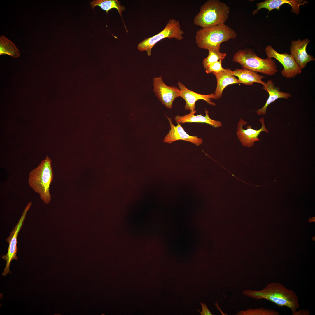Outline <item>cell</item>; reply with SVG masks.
I'll list each match as a JSON object with an SVG mask.
<instances>
[{"label":"cell","mask_w":315,"mask_h":315,"mask_svg":"<svg viewBox=\"0 0 315 315\" xmlns=\"http://www.w3.org/2000/svg\"><path fill=\"white\" fill-rule=\"evenodd\" d=\"M243 294L256 300L266 299L279 307H287L291 309L293 315L300 307L298 298L295 293L279 282L269 284L260 291L246 290L243 291Z\"/></svg>","instance_id":"6da1fadb"},{"label":"cell","mask_w":315,"mask_h":315,"mask_svg":"<svg viewBox=\"0 0 315 315\" xmlns=\"http://www.w3.org/2000/svg\"><path fill=\"white\" fill-rule=\"evenodd\" d=\"M237 35L234 30L224 24L200 29L195 39L199 48L219 51L221 43L235 38Z\"/></svg>","instance_id":"7a4b0ae2"},{"label":"cell","mask_w":315,"mask_h":315,"mask_svg":"<svg viewBox=\"0 0 315 315\" xmlns=\"http://www.w3.org/2000/svg\"><path fill=\"white\" fill-rule=\"evenodd\" d=\"M51 160L47 156L36 168L29 174L28 184L30 188L38 194L45 204L51 200L50 187L53 178Z\"/></svg>","instance_id":"3957f363"},{"label":"cell","mask_w":315,"mask_h":315,"mask_svg":"<svg viewBox=\"0 0 315 315\" xmlns=\"http://www.w3.org/2000/svg\"><path fill=\"white\" fill-rule=\"evenodd\" d=\"M230 12L229 7L218 0L207 1L201 6L193 19V23L202 28L225 24Z\"/></svg>","instance_id":"277c9868"},{"label":"cell","mask_w":315,"mask_h":315,"mask_svg":"<svg viewBox=\"0 0 315 315\" xmlns=\"http://www.w3.org/2000/svg\"><path fill=\"white\" fill-rule=\"evenodd\" d=\"M232 61L239 64L244 69L272 76L278 70L275 61L272 58L262 59L249 48L241 50L234 55Z\"/></svg>","instance_id":"5b68a950"},{"label":"cell","mask_w":315,"mask_h":315,"mask_svg":"<svg viewBox=\"0 0 315 315\" xmlns=\"http://www.w3.org/2000/svg\"><path fill=\"white\" fill-rule=\"evenodd\" d=\"M184 33L179 21L174 19H170L162 31L139 43L138 45L137 49L141 51H145L148 56H150L151 55L152 48L158 42L166 38L182 40L183 39Z\"/></svg>","instance_id":"8992f818"},{"label":"cell","mask_w":315,"mask_h":315,"mask_svg":"<svg viewBox=\"0 0 315 315\" xmlns=\"http://www.w3.org/2000/svg\"><path fill=\"white\" fill-rule=\"evenodd\" d=\"M32 204L31 202H29L25 208L22 214L15 227L11 232L9 237L6 239V241L9 244V246L7 254L3 255L2 258L6 262V264L2 275H6L8 273L11 274L10 270L11 261L13 260H17L18 257L16 254L18 250L17 244V237L18 233L22 228L24 221L25 219L27 213L30 209Z\"/></svg>","instance_id":"52a82bcc"},{"label":"cell","mask_w":315,"mask_h":315,"mask_svg":"<svg viewBox=\"0 0 315 315\" xmlns=\"http://www.w3.org/2000/svg\"><path fill=\"white\" fill-rule=\"evenodd\" d=\"M265 50L268 57L274 58L282 64L283 69L281 73L283 77L293 78L301 73L302 69L291 55L287 52L280 53L271 45L266 46Z\"/></svg>","instance_id":"ba28073f"},{"label":"cell","mask_w":315,"mask_h":315,"mask_svg":"<svg viewBox=\"0 0 315 315\" xmlns=\"http://www.w3.org/2000/svg\"><path fill=\"white\" fill-rule=\"evenodd\" d=\"M258 120L261 123L262 127L258 130L253 129L251 125L247 126V129L245 130L243 127L246 125L247 122L242 118H240L238 121L237 125L236 134L243 146L248 148L252 147L255 142L260 140L258 137L261 132H264L266 133L269 132L265 126L263 117Z\"/></svg>","instance_id":"9c48e42d"},{"label":"cell","mask_w":315,"mask_h":315,"mask_svg":"<svg viewBox=\"0 0 315 315\" xmlns=\"http://www.w3.org/2000/svg\"><path fill=\"white\" fill-rule=\"evenodd\" d=\"M153 91L159 100L166 107L171 109L174 100L180 96L179 89L166 85L161 76L153 79Z\"/></svg>","instance_id":"30bf717a"},{"label":"cell","mask_w":315,"mask_h":315,"mask_svg":"<svg viewBox=\"0 0 315 315\" xmlns=\"http://www.w3.org/2000/svg\"><path fill=\"white\" fill-rule=\"evenodd\" d=\"M310 41L308 38L303 40H292L290 47L291 55L293 57L301 69L305 67L309 62L315 60L312 55L308 54L306 48Z\"/></svg>","instance_id":"8fae6325"},{"label":"cell","mask_w":315,"mask_h":315,"mask_svg":"<svg viewBox=\"0 0 315 315\" xmlns=\"http://www.w3.org/2000/svg\"><path fill=\"white\" fill-rule=\"evenodd\" d=\"M166 117L169 121L170 129L163 141L164 142L170 144L174 141L182 140L191 143L197 146L202 144V138L190 135L185 131L181 124L177 123V125L175 126L173 124L171 118Z\"/></svg>","instance_id":"7c38bea8"},{"label":"cell","mask_w":315,"mask_h":315,"mask_svg":"<svg viewBox=\"0 0 315 315\" xmlns=\"http://www.w3.org/2000/svg\"><path fill=\"white\" fill-rule=\"evenodd\" d=\"M178 85L180 90V97L185 101L186 110L192 111L195 110V103L198 100L202 99L205 101L210 105L215 106L216 104L211 102L214 97V93L209 94H203L195 92L187 88L180 82Z\"/></svg>","instance_id":"4fadbf2b"},{"label":"cell","mask_w":315,"mask_h":315,"mask_svg":"<svg viewBox=\"0 0 315 315\" xmlns=\"http://www.w3.org/2000/svg\"><path fill=\"white\" fill-rule=\"evenodd\" d=\"M308 3L305 0H266L256 4L257 8L253 11V13L254 15L257 13L258 10L263 8L268 9L269 12L274 9L279 10L281 6L284 4H288L291 6V12L298 15L300 13V6Z\"/></svg>","instance_id":"5bb4252c"},{"label":"cell","mask_w":315,"mask_h":315,"mask_svg":"<svg viewBox=\"0 0 315 315\" xmlns=\"http://www.w3.org/2000/svg\"><path fill=\"white\" fill-rule=\"evenodd\" d=\"M262 88L268 92L269 96L265 105L256 111L258 115L266 114L268 106L277 99L279 98L288 99L291 96V94L288 92L280 91L279 88L276 86L273 81L271 80H268L266 82L265 86H263Z\"/></svg>","instance_id":"9a60e30c"},{"label":"cell","mask_w":315,"mask_h":315,"mask_svg":"<svg viewBox=\"0 0 315 315\" xmlns=\"http://www.w3.org/2000/svg\"><path fill=\"white\" fill-rule=\"evenodd\" d=\"M196 110L191 111L190 113L184 116H176L174 118L177 123L184 124L186 123H203L208 124L212 127L217 128L223 126L221 122L220 121L214 120L211 118L209 115L208 111L205 109V115L204 116L201 114L195 116Z\"/></svg>","instance_id":"2e32d148"},{"label":"cell","mask_w":315,"mask_h":315,"mask_svg":"<svg viewBox=\"0 0 315 315\" xmlns=\"http://www.w3.org/2000/svg\"><path fill=\"white\" fill-rule=\"evenodd\" d=\"M229 70V68H228L224 71L213 73L215 76L217 82L214 99H220L222 96L224 89L228 85L239 83L238 80L230 74Z\"/></svg>","instance_id":"e0dca14e"},{"label":"cell","mask_w":315,"mask_h":315,"mask_svg":"<svg viewBox=\"0 0 315 315\" xmlns=\"http://www.w3.org/2000/svg\"><path fill=\"white\" fill-rule=\"evenodd\" d=\"M229 72L231 75L238 77L239 83L251 85L254 83H257L261 84L263 86L266 85V82L262 80L264 77L259 75L256 72L244 68L237 69L233 71L230 69Z\"/></svg>","instance_id":"ac0fdd59"},{"label":"cell","mask_w":315,"mask_h":315,"mask_svg":"<svg viewBox=\"0 0 315 315\" xmlns=\"http://www.w3.org/2000/svg\"><path fill=\"white\" fill-rule=\"evenodd\" d=\"M90 4L92 9L96 6H98L107 14L111 9L116 8L121 17L122 12L125 10V7L121 5L120 2L117 0H94L90 2Z\"/></svg>","instance_id":"d6986e66"},{"label":"cell","mask_w":315,"mask_h":315,"mask_svg":"<svg viewBox=\"0 0 315 315\" xmlns=\"http://www.w3.org/2000/svg\"><path fill=\"white\" fill-rule=\"evenodd\" d=\"M7 54L17 58L20 56L19 49L11 41L5 36L0 37V55Z\"/></svg>","instance_id":"ffe728a7"},{"label":"cell","mask_w":315,"mask_h":315,"mask_svg":"<svg viewBox=\"0 0 315 315\" xmlns=\"http://www.w3.org/2000/svg\"><path fill=\"white\" fill-rule=\"evenodd\" d=\"M237 315H279V313L275 310L266 309L263 308L254 309H248L239 312Z\"/></svg>","instance_id":"44dd1931"},{"label":"cell","mask_w":315,"mask_h":315,"mask_svg":"<svg viewBox=\"0 0 315 315\" xmlns=\"http://www.w3.org/2000/svg\"><path fill=\"white\" fill-rule=\"evenodd\" d=\"M226 55V53L221 52L220 51L209 50L207 56L203 61L202 65L204 67L205 69H206L211 63L220 60H223Z\"/></svg>","instance_id":"7402d4cb"},{"label":"cell","mask_w":315,"mask_h":315,"mask_svg":"<svg viewBox=\"0 0 315 315\" xmlns=\"http://www.w3.org/2000/svg\"><path fill=\"white\" fill-rule=\"evenodd\" d=\"M222 61L220 60L211 64L205 69L206 73H217L225 71V69L223 68L222 66Z\"/></svg>","instance_id":"603a6c76"},{"label":"cell","mask_w":315,"mask_h":315,"mask_svg":"<svg viewBox=\"0 0 315 315\" xmlns=\"http://www.w3.org/2000/svg\"><path fill=\"white\" fill-rule=\"evenodd\" d=\"M200 304L202 307V312L199 309L198 311L200 312L201 315H212L210 311L208 309L206 304L202 302L200 303Z\"/></svg>","instance_id":"cb8c5ba5"},{"label":"cell","mask_w":315,"mask_h":315,"mask_svg":"<svg viewBox=\"0 0 315 315\" xmlns=\"http://www.w3.org/2000/svg\"><path fill=\"white\" fill-rule=\"evenodd\" d=\"M310 313L307 309H301L297 311L294 315H309Z\"/></svg>","instance_id":"d4e9b609"},{"label":"cell","mask_w":315,"mask_h":315,"mask_svg":"<svg viewBox=\"0 0 315 315\" xmlns=\"http://www.w3.org/2000/svg\"><path fill=\"white\" fill-rule=\"evenodd\" d=\"M314 218H314V217L312 218H310V219H311V220L309 219V221L310 222L314 221V220H315Z\"/></svg>","instance_id":"484cf974"}]
</instances>
